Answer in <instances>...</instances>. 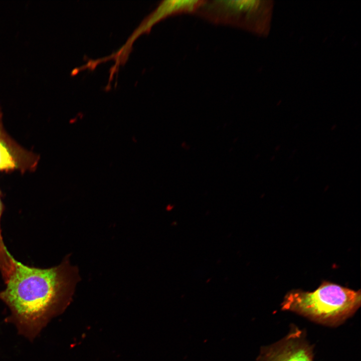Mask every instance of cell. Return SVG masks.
I'll use <instances>...</instances> for the list:
<instances>
[{
  "mask_svg": "<svg viewBox=\"0 0 361 361\" xmlns=\"http://www.w3.org/2000/svg\"><path fill=\"white\" fill-rule=\"evenodd\" d=\"M80 280L78 268L70 263L69 255L60 264L47 268L16 260L6 288L0 291V299L11 311L6 321L33 341L53 317L69 305Z\"/></svg>",
  "mask_w": 361,
  "mask_h": 361,
  "instance_id": "6da1fadb",
  "label": "cell"
},
{
  "mask_svg": "<svg viewBox=\"0 0 361 361\" xmlns=\"http://www.w3.org/2000/svg\"><path fill=\"white\" fill-rule=\"evenodd\" d=\"M360 290L323 281L313 291L293 289L284 296L281 309L318 323L337 326L352 316L360 306Z\"/></svg>",
  "mask_w": 361,
  "mask_h": 361,
  "instance_id": "7a4b0ae2",
  "label": "cell"
},
{
  "mask_svg": "<svg viewBox=\"0 0 361 361\" xmlns=\"http://www.w3.org/2000/svg\"><path fill=\"white\" fill-rule=\"evenodd\" d=\"M266 9V5L260 1L204 0L196 14L216 25L262 33L265 27Z\"/></svg>",
  "mask_w": 361,
  "mask_h": 361,
  "instance_id": "3957f363",
  "label": "cell"
},
{
  "mask_svg": "<svg viewBox=\"0 0 361 361\" xmlns=\"http://www.w3.org/2000/svg\"><path fill=\"white\" fill-rule=\"evenodd\" d=\"M305 335L304 330L291 325L285 337L261 348L257 361H314L313 346Z\"/></svg>",
  "mask_w": 361,
  "mask_h": 361,
  "instance_id": "277c9868",
  "label": "cell"
},
{
  "mask_svg": "<svg viewBox=\"0 0 361 361\" xmlns=\"http://www.w3.org/2000/svg\"><path fill=\"white\" fill-rule=\"evenodd\" d=\"M39 160V155L21 146L6 131L0 106V173L34 171Z\"/></svg>",
  "mask_w": 361,
  "mask_h": 361,
  "instance_id": "5b68a950",
  "label": "cell"
},
{
  "mask_svg": "<svg viewBox=\"0 0 361 361\" xmlns=\"http://www.w3.org/2000/svg\"><path fill=\"white\" fill-rule=\"evenodd\" d=\"M204 2V0L162 1L141 24L149 33L154 25L167 18L182 14H196Z\"/></svg>",
  "mask_w": 361,
  "mask_h": 361,
  "instance_id": "8992f818",
  "label": "cell"
},
{
  "mask_svg": "<svg viewBox=\"0 0 361 361\" xmlns=\"http://www.w3.org/2000/svg\"><path fill=\"white\" fill-rule=\"evenodd\" d=\"M2 198V192L0 190V272L4 283H6L14 271L16 260L9 252L2 235L1 221L5 210Z\"/></svg>",
  "mask_w": 361,
  "mask_h": 361,
  "instance_id": "52a82bcc",
  "label": "cell"
}]
</instances>
